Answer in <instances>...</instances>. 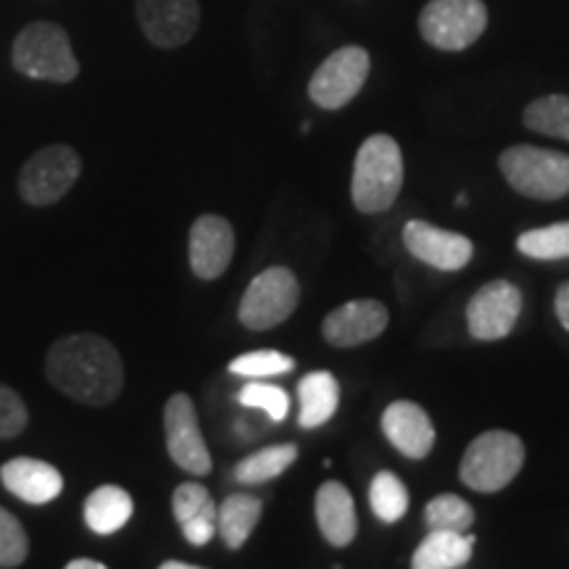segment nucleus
<instances>
[{"label":"nucleus","instance_id":"obj_19","mask_svg":"<svg viewBox=\"0 0 569 569\" xmlns=\"http://www.w3.org/2000/svg\"><path fill=\"white\" fill-rule=\"evenodd\" d=\"M174 519L190 546H206L217 532V503L201 482H182L172 496Z\"/></svg>","mask_w":569,"mask_h":569},{"label":"nucleus","instance_id":"obj_15","mask_svg":"<svg viewBox=\"0 0 569 569\" xmlns=\"http://www.w3.org/2000/svg\"><path fill=\"white\" fill-rule=\"evenodd\" d=\"M386 303L375 298H361V301H348L332 309L322 322V336L336 348H356L369 340L380 338L388 327Z\"/></svg>","mask_w":569,"mask_h":569},{"label":"nucleus","instance_id":"obj_3","mask_svg":"<svg viewBox=\"0 0 569 569\" xmlns=\"http://www.w3.org/2000/svg\"><path fill=\"white\" fill-rule=\"evenodd\" d=\"M13 69L32 80L67 84L80 74V61L71 51L69 34L53 21H32L17 34L11 51Z\"/></svg>","mask_w":569,"mask_h":569},{"label":"nucleus","instance_id":"obj_31","mask_svg":"<svg viewBox=\"0 0 569 569\" xmlns=\"http://www.w3.org/2000/svg\"><path fill=\"white\" fill-rule=\"evenodd\" d=\"M27 553H30V538H27L24 528L9 509L0 507V567H21Z\"/></svg>","mask_w":569,"mask_h":569},{"label":"nucleus","instance_id":"obj_20","mask_svg":"<svg viewBox=\"0 0 569 569\" xmlns=\"http://www.w3.org/2000/svg\"><path fill=\"white\" fill-rule=\"evenodd\" d=\"M298 398H301V411H298V425L303 430H317L336 417L340 403V386L336 375L327 369H317L301 377L298 382Z\"/></svg>","mask_w":569,"mask_h":569},{"label":"nucleus","instance_id":"obj_18","mask_svg":"<svg viewBox=\"0 0 569 569\" xmlns=\"http://www.w3.org/2000/svg\"><path fill=\"white\" fill-rule=\"evenodd\" d=\"M317 525L327 543L336 549H346L353 543L356 532H359V519H356L353 496L343 482L327 480L322 488L317 490Z\"/></svg>","mask_w":569,"mask_h":569},{"label":"nucleus","instance_id":"obj_30","mask_svg":"<svg viewBox=\"0 0 569 569\" xmlns=\"http://www.w3.org/2000/svg\"><path fill=\"white\" fill-rule=\"evenodd\" d=\"M240 407L246 409H256V411H264L269 417V422H282L290 411V398L284 393L282 388L269 386V382H248V386L240 388L238 393Z\"/></svg>","mask_w":569,"mask_h":569},{"label":"nucleus","instance_id":"obj_26","mask_svg":"<svg viewBox=\"0 0 569 569\" xmlns=\"http://www.w3.org/2000/svg\"><path fill=\"white\" fill-rule=\"evenodd\" d=\"M369 507H372L375 517L380 522L393 525L409 511V490L403 486L401 478L396 472H377L369 486Z\"/></svg>","mask_w":569,"mask_h":569},{"label":"nucleus","instance_id":"obj_2","mask_svg":"<svg viewBox=\"0 0 569 569\" xmlns=\"http://www.w3.org/2000/svg\"><path fill=\"white\" fill-rule=\"evenodd\" d=\"M403 188V153L390 134L377 132L361 142L353 161L351 198L361 213H382Z\"/></svg>","mask_w":569,"mask_h":569},{"label":"nucleus","instance_id":"obj_10","mask_svg":"<svg viewBox=\"0 0 569 569\" xmlns=\"http://www.w3.org/2000/svg\"><path fill=\"white\" fill-rule=\"evenodd\" d=\"M163 436L172 461L190 475L211 472V453L198 425L196 403L188 393H174L163 407Z\"/></svg>","mask_w":569,"mask_h":569},{"label":"nucleus","instance_id":"obj_16","mask_svg":"<svg viewBox=\"0 0 569 569\" xmlns=\"http://www.w3.org/2000/svg\"><path fill=\"white\" fill-rule=\"evenodd\" d=\"M382 432L396 451L409 459H425L436 446V427L427 411L415 401H396L382 411Z\"/></svg>","mask_w":569,"mask_h":569},{"label":"nucleus","instance_id":"obj_9","mask_svg":"<svg viewBox=\"0 0 569 569\" xmlns=\"http://www.w3.org/2000/svg\"><path fill=\"white\" fill-rule=\"evenodd\" d=\"M369 77V53L361 46H343L311 74L309 98L319 109L338 111L359 96Z\"/></svg>","mask_w":569,"mask_h":569},{"label":"nucleus","instance_id":"obj_8","mask_svg":"<svg viewBox=\"0 0 569 569\" xmlns=\"http://www.w3.org/2000/svg\"><path fill=\"white\" fill-rule=\"evenodd\" d=\"M82 159L69 146H48L24 163L19 193L30 206H53L80 180Z\"/></svg>","mask_w":569,"mask_h":569},{"label":"nucleus","instance_id":"obj_24","mask_svg":"<svg viewBox=\"0 0 569 569\" xmlns=\"http://www.w3.org/2000/svg\"><path fill=\"white\" fill-rule=\"evenodd\" d=\"M298 459V446L296 443H280L261 448L259 453H251L234 467V480L243 482V486H259V482L274 480Z\"/></svg>","mask_w":569,"mask_h":569},{"label":"nucleus","instance_id":"obj_27","mask_svg":"<svg viewBox=\"0 0 569 569\" xmlns=\"http://www.w3.org/2000/svg\"><path fill=\"white\" fill-rule=\"evenodd\" d=\"M517 251L536 261L569 259V222L528 230L517 238Z\"/></svg>","mask_w":569,"mask_h":569},{"label":"nucleus","instance_id":"obj_34","mask_svg":"<svg viewBox=\"0 0 569 569\" xmlns=\"http://www.w3.org/2000/svg\"><path fill=\"white\" fill-rule=\"evenodd\" d=\"M67 569H106V565L98 559H71Z\"/></svg>","mask_w":569,"mask_h":569},{"label":"nucleus","instance_id":"obj_36","mask_svg":"<svg viewBox=\"0 0 569 569\" xmlns=\"http://www.w3.org/2000/svg\"><path fill=\"white\" fill-rule=\"evenodd\" d=\"M467 203V193H459L457 196V206H465Z\"/></svg>","mask_w":569,"mask_h":569},{"label":"nucleus","instance_id":"obj_4","mask_svg":"<svg viewBox=\"0 0 569 569\" xmlns=\"http://www.w3.org/2000/svg\"><path fill=\"white\" fill-rule=\"evenodd\" d=\"M525 465V443L509 430L480 432L461 459L459 478L469 490L498 493L517 478Z\"/></svg>","mask_w":569,"mask_h":569},{"label":"nucleus","instance_id":"obj_21","mask_svg":"<svg viewBox=\"0 0 569 569\" xmlns=\"http://www.w3.org/2000/svg\"><path fill=\"white\" fill-rule=\"evenodd\" d=\"M475 538L467 532L430 530L422 543L417 546L411 567L415 569H459L472 559Z\"/></svg>","mask_w":569,"mask_h":569},{"label":"nucleus","instance_id":"obj_33","mask_svg":"<svg viewBox=\"0 0 569 569\" xmlns=\"http://www.w3.org/2000/svg\"><path fill=\"white\" fill-rule=\"evenodd\" d=\"M553 309H557V317L565 330L569 332V282L559 284L557 298H553Z\"/></svg>","mask_w":569,"mask_h":569},{"label":"nucleus","instance_id":"obj_23","mask_svg":"<svg viewBox=\"0 0 569 569\" xmlns=\"http://www.w3.org/2000/svg\"><path fill=\"white\" fill-rule=\"evenodd\" d=\"M261 517V501L256 496L234 493L227 496L222 507L217 509V530L230 551L243 549L246 540L251 538Z\"/></svg>","mask_w":569,"mask_h":569},{"label":"nucleus","instance_id":"obj_17","mask_svg":"<svg viewBox=\"0 0 569 569\" xmlns=\"http://www.w3.org/2000/svg\"><path fill=\"white\" fill-rule=\"evenodd\" d=\"M0 482H3V488L11 496H17L27 503H34V507L51 503L63 490V475L59 469L48 465V461L30 457L6 461L0 467Z\"/></svg>","mask_w":569,"mask_h":569},{"label":"nucleus","instance_id":"obj_28","mask_svg":"<svg viewBox=\"0 0 569 569\" xmlns=\"http://www.w3.org/2000/svg\"><path fill=\"white\" fill-rule=\"evenodd\" d=\"M475 522V509L457 493H440L425 507L427 530L469 532Z\"/></svg>","mask_w":569,"mask_h":569},{"label":"nucleus","instance_id":"obj_5","mask_svg":"<svg viewBox=\"0 0 569 569\" xmlns=\"http://www.w3.org/2000/svg\"><path fill=\"white\" fill-rule=\"evenodd\" d=\"M501 174L532 201H559L569 196V156L538 146L507 148L498 159Z\"/></svg>","mask_w":569,"mask_h":569},{"label":"nucleus","instance_id":"obj_14","mask_svg":"<svg viewBox=\"0 0 569 569\" xmlns=\"http://www.w3.org/2000/svg\"><path fill=\"white\" fill-rule=\"evenodd\" d=\"M234 253V230L224 217L217 213H203L190 227L188 256L190 269L198 280H217L227 272Z\"/></svg>","mask_w":569,"mask_h":569},{"label":"nucleus","instance_id":"obj_35","mask_svg":"<svg viewBox=\"0 0 569 569\" xmlns=\"http://www.w3.org/2000/svg\"><path fill=\"white\" fill-rule=\"evenodd\" d=\"M161 569H196V565H188V561H174V559H169V561H163Z\"/></svg>","mask_w":569,"mask_h":569},{"label":"nucleus","instance_id":"obj_32","mask_svg":"<svg viewBox=\"0 0 569 569\" xmlns=\"http://www.w3.org/2000/svg\"><path fill=\"white\" fill-rule=\"evenodd\" d=\"M30 411L21 396L9 386H0V440L17 438L27 430Z\"/></svg>","mask_w":569,"mask_h":569},{"label":"nucleus","instance_id":"obj_25","mask_svg":"<svg viewBox=\"0 0 569 569\" xmlns=\"http://www.w3.org/2000/svg\"><path fill=\"white\" fill-rule=\"evenodd\" d=\"M522 122L528 130L549 134V138H561L569 142V96L553 92L532 101L522 113Z\"/></svg>","mask_w":569,"mask_h":569},{"label":"nucleus","instance_id":"obj_22","mask_svg":"<svg viewBox=\"0 0 569 569\" xmlns=\"http://www.w3.org/2000/svg\"><path fill=\"white\" fill-rule=\"evenodd\" d=\"M84 525L96 536H113L130 522L134 503L132 496L119 486H101L96 488L84 501Z\"/></svg>","mask_w":569,"mask_h":569},{"label":"nucleus","instance_id":"obj_12","mask_svg":"<svg viewBox=\"0 0 569 569\" xmlns=\"http://www.w3.org/2000/svg\"><path fill=\"white\" fill-rule=\"evenodd\" d=\"M140 30L156 48H180L196 38L201 24L198 0H138Z\"/></svg>","mask_w":569,"mask_h":569},{"label":"nucleus","instance_id":"obj_6","mask_svg":"<svg viewBox=\"0 0 569 569\" xmlns=\"http://www.w3.org/2000/svg\"><path fill=\"white\" fill-rule=\"evenodd\" d=\"M488 9L482 0H430L419 13V34L438 51H467L482 38Z\"/></svg>","mask_w":569,"mask_h":569},{"label":"nucleus","instance_id":"obj_11","mask_svg":"<svg viewBox=\"0 0 569 569\" xmlns=\"http://www.w3.org/2000/svg\"><path fill=\"white\" fill-rule=\"evenodd\" d=\"M522 315V290L509 280H493L469 298L467 327L475 340H501L515 330Z\"/></svg>","mask_w":569,"mask_h":569},{"label":"nucleus","instance_id":"obj_1","mask_svg":"<svg viewBox=\"0 0 569 569\" xmlns=\"http://www.w3.org/2000/svg\"><path fill=\"white\" fill-rule=\"evenodd\" d=\"M46 375L56 390L84 407H109L124 388L122 356L92 332L56 340L48 351Z\"/></svg>","mask_w":569,"mask_h":569},{"label":"nucleus","instance_id":"obj_7","mask_svg":"<svg viewBox=\"0 0 569 569\" xmlns=\"http://www.w3.org/2000/svg\"><path fill=\"white\" fill-rule=\"evenodd\" d=\"M301 284L288 267H269L256 274L240 301L238 319L248 330H272L296 311Z\"/></svg>","mask_w":569,"mask_h":569},{"label":"nucleus","instance_id":"obj_13","mask_svg":"<svg viewBox=\"0 0 569 569\" xmlns=\"http://www.w3.org/2000/svg\"><path fill=\"white\" fill-rule=\"evenodd\" d=\"M403 246L422 264L440 269V272H459L475 256L472 240L465 234L440 230V227L425 222V219H411L403 227Z\"/></svg>","mask_w":569,"mask_h":569},{"label":"nucleus","instance_id":"obj_29","mask_svg":"<svg viewBox=\"0 0 569 569\" xmlns=\"http://www.w3.org/2000/svg\"><path fill=\"white\" fill-rule=\"evenodd\" d=\"M296 369L293 356H284L280 351H253L243 353L230 361V372L248 380H264V377L288 375Z\"/></svg>","mask_w":569,"mask_h":569}]
</instances>
